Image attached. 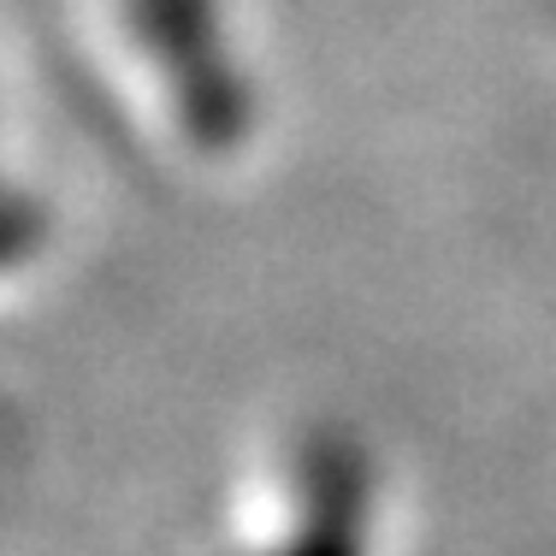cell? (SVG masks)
Segmentation results:
<instances>
[{"instance_id":"1","label":"cell","mask_w":556,"mask_h":556,"mask_svg":"<svg viewBox=\"0 0 556 556\" xmlns=\"http://www.w3.org/2000/svg\"><path fill=\"white\" fill-rule=\"evenodd\" d=\"M386 473L350 432L278 444L243 492V556H386Z\"/></svg>"}]
</instances>
